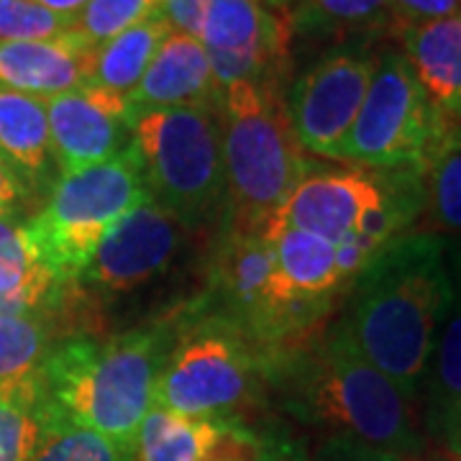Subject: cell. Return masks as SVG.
<instances>
[{
  "label": "cell",
  "mask_w": 461,
  "mask_h": 461,
  "mask_svg": "<svg viewBox=\"0 0 461 461\" xmlns=\"http://www.w3.org/2000/svg\"><path fill=\"white\" fill-rule=\"evenodd\" d=\"M264 461H313L308 448L287 436H267Z\"/></svg>",
  "instance_id": "obj_31"
},
{
  "label": "cell",
  "mask_w": 461,
  "mask_h": 461,
  "mask_svg": "<svg viewBox=\"0 0 461 461\" xmlns=\"http://www.w3.org/2000/svg\"><path fill=\"white\" fill-rule=\"evenodd\" d=\"M57 177L103 165L131 147L133 113L123 95L80 87L47 100Z\"/></svg>",
  "instance_id": "obj_13"
},
{
  "label": "cell",
  "mask_w": 461,
  "mask_h": 461,
  "mask_svg": "<svg viewBox=\"0 0 461 461\" xmlns=\"http://www.w3.org/2000/svg\"><path fill=\"white\" fill-rule=\"evenodd\" d=\"M395 23H426L461 14V0H390Z\"/></svg>",
  "instance_id": "obj_29"
},
{
  "label": "cell",
  "mask_w": 461,
  "mask_h": 461,
  "mask_svg": "<svg viewBox=\"0 0 461 461\" xmlns=\"http://www.w3.org/2000/svg\"><path fill=\"white\" fill-rule=\"evenodd\" d=\"M32 3L41 5V8H47V11H51V14H57V16L69 18V21H75V23H77L80 11H83L90 0H32Z\"/></svg>",
  "instance_id": "obj_33"
},
{
  "label": "cell",
  "mask_w": 461,
  "mask_h": 461,
  "mask_svg": "<svg viewBox=\"0 0 461 461\" xmlns=\"http://www.w3.org/2000/svg\"><path fill=\"white\" fill-rule=\"evenodd\" d=\"M72 282H59L44 264L29 221L0 218V300L18 313L51 311Z\"/></svg>",
  "instance_id": "obj_20"
},
{
  "label": "cell",
  "mask_w": 461,
  "mask_h": 461,
  "mask_svg": "<svg viewBox=\"0 0 461 461\" xmlns=\"http://www.w3.org/2000/svg\"><path fill=\"white\" fill-rule=\"evenodd\" d=\"M444 461H448V459H444Z\"/></svg>",
  "instance_id": "obj_36"
},
{
  "label": "cell",
  "mask_w": 461,
  "mask_h": 461,
  "mask_svg": "<svg viewBox=\"0 0 461 461\" xmlns=\"http://www.w3.org/2000/svg\"><path fill=\"white\" fill-rule=\"evenodd\" d=\"M175 32L195 36L218 87L259 85L285 93L293 67V21L264 0H162Z\"/></svg>",
  "instance_id": "obj_8"
},
{
  "label": "cell",
  "mask_w": 461,
  "mask_h": 461,
  "mask_svg": "<svg viewBox=\"0 0 461 461\" xmlns=\"http://www.w3.org/2000/svg\"><path fill=\"white\" fill-rule=\"evenodd\" d=\"M185 226L157 200H144L115 226L85 267L80 285L95 300H113L165 275L180 251Z\"/></svg>",
  "instance_id": "obj_12"
},
{
  "label": "cell",
  "mask_w": 461,
  "mask_h": 461,
  "mask_svg": "<svg viewBox=\"0 0 461 461\" xmlns=\"http://www.w3.org/2000/svg\"><path fill=\"white\" fill-rule=\"evenodd\" d=\"M269 8H275V11H282V14H287L290 11V5H293V0H264Z\"/></svg>",
  "instance_id": "obj_35"
},
{
  "label": "cell",
  "mask_w": 461,
  "mask_h": 461,
  "mask_svg": "<svg viewBox=\"0 0 461 461\" xmlns=\"http://www.w3.org/2000/svg\"><path fill=\"white\" fill-rule=\"evenodd\" d=\"M395 180L397 169H308L272 215L264 236L295 229L339 244L390 205Z\"/></svg>",
  "instance_id": "obj_11"
},
{
  "label": "cell",
  "mask_w": 461,
  "mask_h": 461,
  "mask_svg": "<svg viewBox=\"0 0 461 461\" xmlns=\"http://www.w3.org/2000/svg\"><path fill=\"white\" fill-rule=\"evenodd\" d=\"M267 379L300 423L382 461H418V402L379 372L336 321L267 359Z\"/></svg>",
  "instance_id": "obj_1"
},
{
  "label": "cell",
  "mask_w": 461,
  "mask_h": 461,
  "mask_svg": "<svg viewBox=\"0 0 461 461\" xmlns=\"http://www.w3.org/2000/svg\"><path fill=\"white\" fill-rule=\"evenodd\" d=\"M277 259V287L287 308L321 323L333 308V297L344 290L339 251L308 230L285 229L269 239Z\"/></svg>",
  "instance_id": "obj_17"
},
{
  "label": "cell",
  "mask_w": 461,
  "mask_h": 461,
  "mask_svg": "<svg viewBox=\"0 0 461 461\" xmlns=\"http://www.w3.org/2000/svg\"><path fill=\"white\" fill-rule=\"evenodd\" d=\"M267 436L236 420L187 418L151 408L144 418L133 456L136 461H264Z\"/></svg>",
  "instance_id": "obj_14"
},
{
  "label": "cell",
  "mask_w": 461,
  "mask_h": 461,
  "mask_svg": "<svg viewBox=\"0 0 461 461\" xmlns=\"http://www.w3.org/2000/svg\"><path fill=\"white\" fill-rule=\"evenodd\" d=\"M393 33L429 98L461 118V14L426 23H395Z\"/></svg>",
  "instance_id": "obj_18"
},
{
  "label": "cell",
  "mask_w": 461,
  "mask_h": 461,
  "mask_svg": "<svg viewBox=\"0 0 461 461\" xmlns=\"http://www.w3.org/2000/svg\"><path fill=\"white\" fill-rule=\"evenodd\" d=\"M287 16L295 32L321 36H364L395 29L390 0H293Z\"/></svg>",
  "instance_id": "obj_24"
},
{
  "label": "cell",
  "mask_w": 461,
  "mask_h": 461,
  "mask_svg": "<svg viewBox=\"0 0 461 461\" xmlns=\"http://www.w3.org/2000/svg\"><path fill=\"white\" fill-rule=\"evenodd\" d=\"M180 313L113 336H72L51 348L41 369L44 400L69 420L123 448L154 408L157 379L180 329Z\"/></svg>",
  "instance_id": "obj_3"
},
{
  "label": "cell",
  "mask_w": 461,
  "mask_h": 461,
  "mask_svg": "<svg viewBox=\"0 0 461 461\" xmlns=\"http://www.w3.org/2000/svg\"><path fill=\"white\" fill-rule=\"evenodd\" d=\"M139 151L149 195L185 229L226 215V172L218 105L154 108L136 115Z\"/></svg>",
  "instance_id": "obj_6"
},
{
  "label": "cell",
  "mask_w": 461,
  "mask_h": 461,
  "mask_svg": "<svg viewBox=\"0 0 461 461\" xmlns=\"http://www.w3.org/2000/svg\"><path fill=\"white\" fill-rule=\"evenodd\" d=\"M226 230L264 233L272 215L311 169L285 111V93L236 83L218 100Z\"/></svg>",
  "instance_id": "obj_4"
},
{
  "label": "cell",
  "mask_w": 461,
  "mask_h": 461,
  "mask_svg": "<svg viewBox=\"0 0 461 461\" xmlns=\"http://www.w3.org/2000/svg\"><path fill=\"white\" fill-rule=\"evenodd\" d=\"M98 44L77 26L69 32L0 44V87L50 100L90 80Z\"/></svg>",
  "instance_id": "obj_15"
},
{
  "label": "cell",
  "mask_w": 461,
  "mask_h": 461,
  "mask_svg": "<svg viewBox=\"0 0 461 461\" xmlns=\"http://www.w3.org/2000/svg\"><path fill=\"white\" fill-rule=\"evenodd\" d=\"M69 29H75V21L57 16L32 0H0V44L54 36Z\"/></svg>",
  "instance_id": "obj_28"
},
{
  "label": "cell",
  "mask_w": 461,
  "mask_h": 461,
  "mask_svg": "<svg viewBox=\"0 0 461 461\" xmlns=\"http://www.w3.org/2000/svg\"><path fill=\"white\" fill-rule=\"evenodd\" d=\"M420 180L430 221L444 230H461V118L446 113Z\"/></svg>",
  "instance_id": "obj_23"
},
{
  "label": "cell",
  "mask_w": 461,
  "mask_h": 461,
  "mask_svg": "<svg viewBox=\"0 0 461 461\" xmlns=\"http://www.w3.org/2000/svg\"><path fill=\"white\" fill-rule=\"evenodd\" d=\"M32 461H136L131 448L113 444L98 430L80 426L41 402V441Z\"/></svg>",
  "instance_id": "obj_25"
},
{
  "label": "cell",
  "mask_w": 461,
  "mask_h": 461,
  "mask_svg": "<svg viewBox=\"0 0 461 461\" xmlns=\"http://www.w3.org/2000/svg\"><path fill=\"white\" fill-rule=\"evenodd\" d=\"M221 87L211 59L195 36L172 32L157 50L144 77L126 95L133 118L154 108L218 105Z\"/></svg>",
  "instance_id": "obj_16"
},
{
  "label": "cell",
  "mask_w": 461,
  "mask_h": 461,
  "mask_svg": "<svg viewBox=\"0 0 461 461\" xmlns=\"http://www.w3.org/2000/svg\"><path fill=\"white\" fill-rule=\"evenodd\" d=\"M377 57L357 44L333 47L293 80L285 93V111L303 151L336 159L362 111Z\"/></svg>",
  "instance_id": "obj_10"
},
{
  "label": "cell",
  "mask_w": 461,
  "mask_h": 461,
  "mask_svg": "<svg viewBox=\"0 0 461 461\" xmlns=\"http://www.w3.org/2000/svg\"><path fill=\"white\" fill-rule=\"evenodd\" d=\"M264 354L229 318L205 313L203 303L180 315V329L157 379L154 405L187 418L236 420L262 400Z\"/></svg>",
  "instance_id": "obj_5"
},
{
  "label": "cell",
  "mask_w": 461,
  "mask_h": 461,
  "mask_svg": "<svg viewBox=\"0 0 461 461\" xmlns=\"http://www.w3.org/2000/svg\"><path fill=\"white\" fill-rule=\"evenodd\" d=\"M33 200L26 182L0 154V218H21V211Z\"/></svg>",
  "instance_id": "obj_30"
},
{
  "label": "cell",
  "mask_w": 461,
  "mask_h": 461,
  "mask_svg": "<svg viewBox=\"0 0 461 461\" xmlns=\"http://www.w3.org/2000/svg\"><path fill=\"white\" fill-rule=\"evenodd\" d=\"M311 456H313V461H382L372 454H366V451L354 448V446L341 444V441H323V446Z\"/></svg>",
  "instance_id": "obj_32"
},
{
  "label": "cell",
  "mask_w": 461,
  "mask_h": 461,
  "mask_svg": "<svg viewBox=\"0 0 461 461\" xmlns=\"http://www.w3.org/2000/svg\"><path fill=\"white\" fill-rule=\"evenodd\" d=\"M162 11V0H90L77 16V29L93 41L103 44L115 33Z\"/></svg>",
  "instance_id": "obj_27"
},
{
  "label": "cell",
  "mask_w": 461,
  "mask_h": 461,
  "mask_svg": "<svg viewBox=\"0 0 461 461\" xmlns=\"http://www.w3.org/2000/svg\"><path fill=\"white\" fill-rule=\"evenodd\" d=\"M448 269L451 305L420 393L426 395V426L436 438H441V433L461 418V249L448 254Z\"/></svg>",
  "instance_id": "obj_21"
},
{
  "label": "cell",
  "mask_w": 461,
  "mask_h": 461,
  "mask_svg": "<svg viewBox=\"0 0 461 461\" xmlns=\"http://www.w3.org/2000/svg\"><path fill=\"white\" fill-rule=\"evenodd\" d=\"M139 151L131 147L103 165L59 175L29 218L36 249L59 282H77L111 230L149 200Z\"/></svg>",
  "instance_id": "obj_7"
},
{
  "label": "cell",
  "mask_w": 461,
  "mask_h": 461,
  "mask_svg": "<svg viewBox=\"0 0 461 461\" xmlns=\"http://www.w3.org/2000/svg\"><path fill=\"white\" fill-rule=\"evenodd\" d=\"M348 287L341 329L379 372L418 402L451 305L444 239L430 230L397 236Z\"/></svg>",
  "instance_id": "obj_2"
},
{
  "label": "cell",
  "mask_w": 461,
  "mask_h": 461,
  "mask_svg": "<svg viewBox=\"0 0 461 461\" xmlns=\"http://www.w3.org/2000/svg\"><path fill=\"white\" fill-rule=\"evenodd\" d=\"M41 384L0 393V461H32L41 441Z\"/></svg>",
  "instance_id": "obj_26"
},
{
  "label": "cell",
  "mask_w": 461,
  "mask_h": 461,
  "mask_svg": "<svg viewBox=\"0 0 461 461\" xmlns=\"http://www.w3.org/2000/svg\"><path fill=\"white\" fill-rule=\"evenodd\" d=\"M172 32H175L172 23L159 11V14L129 26L126 32L115 33L113 39L103 41L95 51V62H93L87 87L126 98L144 77L157 50L162 47V41Z\"/></svg>",
  "instance_id": "obj_22"
},
{
  "label": "cell",
  "mask_w": 461,
  "mask_h": 461,
  "mask_svg": "<svg viewBox=\"0 0 461 461\" xmlns=\"http://www.w3.org/2000/svg\"><path fill=\"white\" fill-rule=\"evenodd\" d=\"M444 118L402 51L384 50L336 159L364 169H411L420 175Z\"/></svg>",
  "instance_id": "obj_9"
},
{
  "label": "cell",
  "mask_w": 461,
  "mask_h": 461,
  "mask_svg": "<svg viewBox=\"0 0 461 461\" xmlns=\"http://www.w3.org/2000/svg\"><path fill=\"white\" fill-rule=\"evenodd\" d=\"M438 441L446 446L448 461H461V418L454 423V426H448V429L441 433V438H438Z\"/></svg>",
  "instance_id": "obj_34"
},
{
  "label": "cell",
  "mask_w": 461,
  "mask_h": 461,
  "mask_svg": "<svg viewBox=\"0 0 461 461\" xmlns=\"http://www.w3.org/2000/svg\"><path fill=\"white\" fill-rule=\"evenodd\" d=\"M0 154L26 182L33 198H44L57 180L51 157L47 100L0 87Z\"/></svg>",
  "instance_id": "obj_19"
}]
</instances>
